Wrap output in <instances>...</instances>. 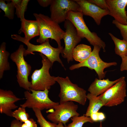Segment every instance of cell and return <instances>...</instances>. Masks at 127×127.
Listing matches in <instances>:
<instances>
[{"label": "cell", "instance_id": "6da1fadb", "mask_svg": "<svg viewBox=\"0 0 127 127\" xmlns=\"http://www.w3.org/2000/svg\"><path fill=\"white\" fill-rule=\"evenodd\" d=\"M33 15L38 24L39 37L36 41L40 44L51 39L57 43L58 47H61V40L65 33L59 24L48 16L40 13H34Z\"/></svg>", "mask_w": 127, "mask_h": 127}, {"label": "cell", "instance_id": "7a4b0ae2", "mask_svg": "<svg viewBox=\"0 0 127 127\" xmlns=\"http://www.w3.org/2000/svg\"><path fill=\"white\" fill-rule=\"evenodd\" d=\"M55 79L60 87V102L72 101L82 105H85L87 99L85 90L72 83L67 76L65 78L55 77Z\"/></svg>", "mask_w": 127, "mask_h": 127}, {"label": "cell", "instance_id": "3957f363", "mask_svg": "<svg viewBox=\"0 0 127 127\" xmlns=\"http://www.w3.org/2000/svg\"><path fill=\"white\" fill-rule=\"evenodd\" d=\"M11 37L13 39L21 42L26 45L27 48L24 51V56L30 54H34V52H40L45 56L53 64L54 62L57 61L65 69L60 57V55L62 53L63 49L62 46L56 48L52 47L49 43V39L40 44L35 45L26 40L24 37L17 34L12 35Z\"/></svg>", "mask_w": 127, "mask_h": 127}, {"label": "cell", "instance_id": "277c9868", "mask_svg": "<svg viewBox=\"0 0 127 127\" xmlns=\"http://www.w3.org/2000/svg\"><path fill=\"white\" fill-rule=\"evenodd\" d=\"M39 54L42 59V65L40 69L35 70L31 75L30 91L49 90L56 82L55 77L51 76L49 73L53 64L45 56L41 53Z\"/></svg>", "mask_w": 127, "mask_h": 127}, {"label": "cell", "instance_id": "5b68a950", "mask_svg": "<svg viewBox=\"0 0 127 127\" xmlns=\"http://www.w3.org/2000/svg\"><path fill=\"white\" fill-rule=\"evenodd\" d=\"M83 15L81 12L70 11L67 14L66 20L73 24L78 35L82 39L86 38L91 45L93 46H99L103 49L104 52H105V43L96 33L92 32L89 30L84 21Z\"/></svg>", "mask_w": 127, "mask_h": 127}, {"label": "cell", "instance_id": "8992f818", "mask_svg": "<svg viewBox=\"0 0 127 127\" xmlns=\"http://www.w3.org/2000/svg\"><path fill=\"white\" fill-rule=\"evenodd\" d=\"M32 92L26 91L24 92L26 99L25 102L20 104V107L26 108H35L40 111L44 109H53L58 105L59 102L52 100L48 96L49 90L46 89L44 91L30 90Z\"/></svg>", "mask_w": 127, "mask_h": 127}, {"label": "cell", "instance_id": "52a82bcc", "mask_svg": "<svg viewBox=\"0 0 127 127\" xmlns=\"http://www.w3.org/2000/svg\"><path fill=\"white\" fill-rule=\"evenodd\" d=\"M25 49L23 45H20L18 49L11 54L10 58L17 66L16 76L19 86L30 92L31 83L29 81L28 77L31 70V67L24 59V54Z\"/></svg>", "mask_w": 127, "mask_h": 127}, {"label": "cell", "instance_id": "ba28073f", "mask_svg": "<svg viewBox=\"0 0 127 127\" xmlns=\"http://www.w3.org/2000/svg\"><path fill=\"white\" fill-rule=\"evenodd\" d=\"M101 48L98 45L94 46L91 55L87 60L81 63L72 65L69 67V69L72 70L82 67H87L94 70L99 79H103L105 77L106 74V72L104 71V69L112 66H116L117 64L115 62L107 63L103 61L99 55Z\"/></svg>", "mask_w": 127, "mask_h": 127}, {"label": "cell", "instance_id": "9c48e42d", "mask_svg": "<svg viewBox=\"0 0 127 127\" xmlns=\"http://www.w3.org/2000/svg\"><path fill=\"white\" fill-rule=\"evenodd\" d=\"M78 108L77 104L73 101L60 102L59 104L55 107L53 111L47 116L48 119L56 124L62 123L65 126L69 119L73 117L79 116L77 111Z\"/></svg>", "mask_w": 127, "mask_h": 127}, {"label": "cell", "instance_id": "30bf717a", "mask_svg": "<svg viewBox=\"0 0 127 127\" xmlns=\"http://www.w3.org/2000/svg\"><path fill=\"white\" fill-rule=\"evenodd\" d=\"M125 77L121 80L103 94L97 96L103 102L104 106L111 107L123 102L127 96Z\"/></svg>", "mask_w": 127, "mask_h": 127}, {"label": "cell", "instance_id": "8fae6325", "mask_svg": "<svg viewBox=\"0 0 127 127\" xmlns=\"http://www.w3.org/2000/svg\"><path fill=\"white\" fill-rule=\"evenodd\" d=\"M50 5V18L58 24L65 21L69 11H79V6L75 0H52Z\"/></svg>", "mask_w": 127, "mask_h": 127}, {"label": "cell", "instance_id": "7c38bea8", "mask_svg": "<svg viewBox=\"0 0 127 127\" xmlns=\"http://www.w3.org/2000/svg\"><path fill=\"white\" fill-rule=\"evenodd\" d=\"M64 22V27L66 30L63 39L65 47L61 54L63 57L66 59L69 63L73 60V50L82 39L78 35L75 28L71 22L66 20Z\"/></svg>", "mask_w": 127, "mask_h": 127}, {"label": "cell", "instance_id": "4fadbf2b", "mask_svg": "<svg viewBox=\"0 0 127 127\" xmlns=\"http://www.w3.org/2000/svg\"><path fill=\"white\" fill-rule=\"evenodd\" d=\"M75 0L79 6V11L81 12L83 15L92 17L98 25L100 24L103 17L110 14L109 10L102 9L88 0Z\"/></svg>", "mask_w": 127, "mask_h": 127}, {"label": "cell", "instance_id": "5bb4252c", "mask_svg": "<svg viewBox=\"0 0 127 127\" xmlns=\"http://www.w3.org/2000/svg\"><path fill=\"white\" fill-rule=\"evenodd\" d=\"M24 99L17 97L11 90L0 89V112L12 117V110L18 107L15 103Z\"/></svg>", "mask_w": 127, "mask_h": 127}, {"label": "cell", "instance_id": "9a60e30c", "mask_svg": "<svg viewBox=\"0 0 127 127\" xmlns=\"http://www.w3.org/2000/svg\"><path fill=\"white\" fill-rule=\"evenodd\" d=\"M109 15L119 23L127 25V15L125 8L127 0H106Z\"/></svg>", "mask_w": 127, "mask_h": 127}, {"label": "cell", "instance_id": "2e32d148", "mask_svg": "<svg viewBox=\"0 0 127 127\" xmlns=\"http://www.w3.org/2000/svg\"><path fill=\"white\" fill-rule=\"evenodd\" d=\"M121 78V77L114 81H111L108 78L102 79L95 78L90 85L88 91L92 95L98 96L104 93Z\"/></svg>", "mask_w": 127, "mask_h": 127}, {"label": "cell", "instance_id": "e0dca14e", "mask_svg": "<svg viewBox=\"0 0 127 127\" xmlns=\"http://www.w3.org/2000/svg\"><path fill=\"white\" fill-rule=\"evenodd\" d=\"M21 21V27L19 33H24V37L26 40L29 42L33 38L39 36V27L36 20H28L24 18Z\"/></svg>", "mask_w": 127, "mask_h": 127}, {"label": "cell", "instance_id": "ac0fdd59", "mask_svg": "<svg viewBox=\"0 0 127 127\" xmlns=\"http://www.w3.org/2000/svg\"><path fill=\"white\" fill-rule=\"evenodd\" d=\"M92 52L90 46L83 44L78 45L73 50L72 54L73 59L79 63H81L89 57Z\"/></svg>", "mask_w": 127, "mask_h": 127}, {"label": "cell", "instance_id": "d6986e66", "mask_svg": "<svg viewBox=\"0 0 127 127\" xmlns=\"http://www.w3.org/2000/svg\"><path fill=\"white\" fill-rule=\"evenodd\" d=\"M87 99L89 100V105L84 115L90 117L91 115L98 112L99 110L104 106L102 101L97 97L90 93L87 94Z\"/></svg>", "mask_w": 127, "mask_h": 127}, {"label": "cell", "instance_id": "ffe728a7", "mask_svg": "<svg viewBox=\"0 0 127 127\" xmlns=\"http://www.w3.org/2000/svg\"><path fill=\"white\" fill-rule=\"evenodd\" d=\"M10 54L6 50V43L2 42L0 47V79L3 76L4 71L10 69L8 59Z\"/></svg>", "mask_w": 127, "mask_h": 127}, {"label": "cell", "instance_id": "44dd1931", "mask_svg": "<svg viewBox=\"0 0 127 127\" xmlns=\"http://www.w3.org/2000/svg\"><path fill=\"white\" fill-rule=\"evenodd\" d=\"M109 34L115 44V53L120 56L122 60L123 59L127 54V42L118 38L111 33H109Z\"/></svg>", "mask_w": 127, "mask_h": 127}, {"label": "cell", "instance_id": "7402d4cb", "mask_svg": "<svg viewBox=\"0 0 127 127\" xmlns=\"http://www.w3.org/2000/svg\"><path fill=\"white\" fill-rule=\"evenodd\" d=\"M16 9V14L20 20L24 18V13L27 10V6L30 0H12Z\"/></svg>", "mask_w": 127, "mask_h": 127}, {"label": "cell", "instance_id": "603a6c76", "mask_svg": "<svg viewBox=\"0 0 127 127\" xmlns=\"http://www.w3.org/2000/svg\"><path fill=\"white\" fill-rule=\"evenodd\" d=\"M0 8L4 12V16L8 18L10 20H13L14 17L15 6L11 1L6 3L5 1L0 0Z\"/></svg>", "mask_w": 127, "mask_h": 127}, {"label": "cell", "instance_id": "cb8c5ba5", "mask_svg": "<svg viewBox=\"0 0 127 127\" xmlns=\"http://www.w3.org/2000/svg\"><path fill=\"white\" fill-rule=\"evenodd\" d=\"M72 122L69 124L66 127H82L85 123L89 122L91 123L94 122L90 117L83 115L79 116H75L71 118Z\"/></svg>", "mask_w": 127, "mask_h": 127}, {"label": "cell", "instance_id": "d4e9b609", "mask_svg": "<svg viewBox=\"0 0 127 127\" xmlns=\"http://www.w3.org/2000/svg\"><path fill=\"white\" fill-rule=\"evenodd\" d=\"M40 127H56L57 124L47 121L44 117L41 111L37 109H32Z\"/></svg>", "mask_w": 127, "mask_h": 127}, {"label": "cell", "instance_id": "484cf974", "mask_svg": "<svg viewBox=\"0 0 127 127\" xmlns=\"http://www.w3.org/2000/svg\"><path fill=\"white\" fill-rule=\"evenodd\" d=\"M25 108L20 107L14 111L12 114V117L22 123H24L29 118V114L26 111Z\"/></svg>", "mask_w": 127, "mask_h": 127}, {"label": "cell", "instance_id": "4316f807", "mask_svg": "<svg viewBox=\"0 0 127 127\" xmlns=\"http://www.w3.org/2000/svg\"><path fill=\"white\" fill-rule=\"evenodd\" d=\"M112 23L120 30L123 40L127 42V25L122 24L115 20Z\"/></svg>", "mask_w": 127, "mask_h": 127}, {"label": "cell", "instance_id": "83f0119b", "mask_svg": "<svg viewBox=\"0 0 127 127\" xmlns=\"http://www.w3.org/2000/svg\"><path fill=\"white\" fill-rule=\"evenodd\" d=\"M94 122H101L106 118L104 114L102 112H99L92 114L90 117Z\"/></svg>", "mask_w": 127, "mask_h": 127}, {"label": "cell", "instance_id": "f1b7e54d", "mask_svg": "<svg viewBox=\"0 0 127 127\" xmlns=\"http://www.w3.org/2000/svg\"><path fill=\"white\" fill-rule=\"evenodd\" d=\"M88 1L102 9L108 10L106 0H88Z\"/></svg>", "mask_w": 127, "mask_h": 127}, {"label": "cell", "instance_id": "f546056e", "mask_svg": "<svg viewBox=\"0 0 127 127\" xmlns=\"http://www.w3.org/2000/svg\"><path fill=\"white\" fill-rule=\"evenodd\" d=\"M52 0H38L37 1L39 5L42 7H47L50 5Z\"/></svg>", "mask_w": 127, "mask_h": 127}, {"label": "cell", "instance_id": "4dcf8cb0", "mask_svg": "<svg viewBox=\"0 0 127 127\" xmlns=\"http://www.w3.org/2000/svg\"><path fill=\"white\" fill-rule=\"evenodd\" d=\"M120 70L121 71H127V54L125 57L122 60L120 66Z\"/></svg>", "mask_w": 127, "mask_h": 127}, {"label": "cell", "instance_id": "1f68e13d", "mask_svg": "<svg viewBox=\"0 0 127 127\" xmlns=\"http://www.w3.org/2000/svg\"><path fill=\"white\" fill-rule=\"evenodd\" d=\"M22 123L16 119L12 121L10 127H21Z\"/></svg>", "mask_w": 127, "mask_h": 127}, {"label": "cell", "instance_id": "d6a6232c", "mask_svg": "<svg viewBox=\"0 0 127 127\" xmlns=\"http://www.w3.org/2000/svg\"><path fill=\"white\" fill-rule=\"evenodd\" d=\"M56 127H64L62 123H60L57 124Z\"/></svg>", "mask_w": 127, "mask_h": 127}, {"label": "cell", "instance_id": "836d02e7", "mask_svg": "<svg viewBox=\"0 0 127 127\" xmlns=\"http://www.w3.org/2000/svg\"><path fill=\"white\" fill-rule=\"evenodd\" d=\"M99 127H103L102 125V121L100 122V125H99Z\"/></svg>", "mask_w": 127, "mask_h": 127}]
</instances>
